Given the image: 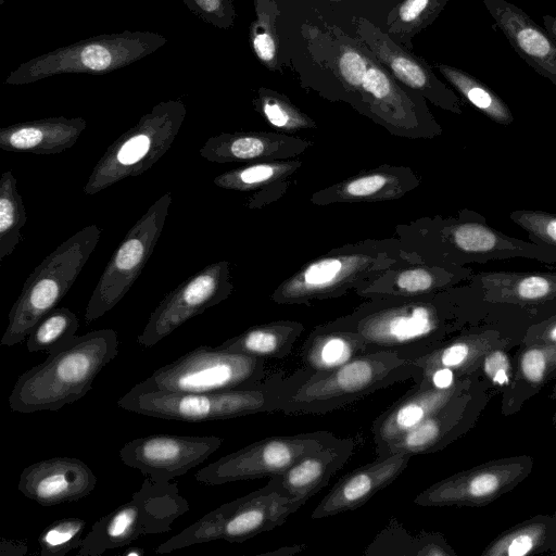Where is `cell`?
Returning <instances> with one entry per match:
<instances>
[{
    "label": "cell",
    "instance_id": "cell-1",
    "mask_svg": "<svg viewBox=\"0 0 556 556\" xmlns=\"http://www.w3.org/2000/svg\"><path fill=\"white\" fill-rule=\"evenodd\" d=\"M325 325L358 333L367 353L391 351L408 361L471 326L456 286L416 296L366 300L351 313Z\"/></svg>",
    "mask_w": 556,
    "mask_h": 556
},
{
    "label": "cell",
    "instance_id": "cell-2",
    "mask_svg": "<svg viewBox=\"0 0 556 556\" xmlns=\"http://www.w3.org/2000/svg\"><path fill=\"white\" fill-rule=\"evenodd\" d=\"M409 253L431 263L467 266L490 261L529 258L556 264V254L493 228L480 213L463 208L450 216H425L395 227Z\"/></svg>",
    "mask_w": 556,
    "mask_h": 556
},
{
    "label": "cell",
    "instance_id": "cell-3",
    "mask_svg": "<svg viewBox=\"0 0 556 556\" xmlns=\"http://www.w3.org/2000/svg\"><path fill=\"white\" fill-rule=\"evenodd\" d=\"M118 353L117 333L99 329L75 336L22 374L9 395L12 412L59 410L83 399Z\"/></svg>",
    "mask_w": 556,
    "mask_h": 556
},
{
    "label": "cell",
    "instance_id": "cell-4",
    "mask_svg": "<svg viewBox=\"0 0 556 556\" xmlns=\"http://www.w3.org/2000/svg\"><path fill=\"white\" fill-rule=\"evenodd\" d=\"M413 258L415 255L395 237L344 244L304 264L273 291L270 299L287 305L337 299Z\"/></svg>",
    "mask_w": 556,
    "mask_h": 556
},
{
    "label": "cell",
    "instance_id": "cell-5",
    "mask_svg": "<svg viewBox=\"0 0 556 556\" xmlns=\"http://www.w3.org/2000/svg\"><path fill=\"white\" fill-rule=\"evenodd\" d=\"M420 369L395 352L376 351L359 355L321 374L303 368L291 378L281 396L280 410L287 414H325L339 409L383 388L413 379Z\"/></svg>",
    "mask_w": 556,
    "mask_h": 556
},
{
    "label": "cell",
    "instance_id": "cell-6",
    "mask_svg": "<svg viewBox=\"0 0 556 556\" xmlns=\"http://www.w3.org/2000/svg\"><path fill=\"white\" fill-rule=\"evenodd\" d=\"M469 324H493L522 337L528 327L556 314V273H473L456 286Z\"/></svg>",
    "mask_w": 556,
    "mask_h": 556
},
{
    "label": "cell",
    "instance_id": "cell-7",
    "mask_svg": "<svg viewBox=\"0 0 556 556\" xmlns=\"http://www.w3.org/2000/svg\"><path fill=\"white\" fill-rule=\"evenodd\" d=\"M290 383V377L274 378L250 387L203 393L149 390L134 386L117 400V406L149 417L185 422L229 419L279 412L281 396Z\"/></svg>",
    "mask_w": 556,
    "mask_h": 556
},
{
    "label": "cell",
    "instance_id": "cell-8",
    "mask_svg": "<svg viewBox=\"0 0 556 556\" xmlns=\"http://www.w3.org/2000/svg\"><path fill=\"white\" fill-rule=\"evenodd\" d=\"M100 236L98 225L84 227L58 245L31 271L9 312L1 345L23 342L34 326L56 307L78 278Z\"/></svg>",
    "mask_w": 556,
    "mask_h": 556
},
{
    "label": "cell",
    "instance_id": "cell-9",
    "mask_svg": "<svg viewBox=\"0 0 556 556\" xmlns=\"http://www.w3.org/2000/svg\"><path fill=\"white\" fill-rule=\"evenodd\" d=\"M167 43L152 31L101 34L46 52L20 64L7 85H27L61 74L103 75L130 65Z\"/></svg>",
    "mask_w": 556,
    "mask_h": 556
},
{
    "label": "cell",
    "instance_id": "cell-10",
    "mask_svg": "<svg viewBox=\"0 0 556 556\" xmlns=\"http://www.w3.org/2000/svg\"><path fill=\"white\" fill-rule=\"evenodd\" d=\"M304 504L293 500L274 476L265 486L208 511L160 544L155 552L166 554L215 540L241 543L274 530Z\"/></svg>",
    "mask_w": 556,
    "mask_h": 556
},
{
    "label": "cell",
    "instance_id": "cell-11",
    "mask_svg": "<svg viewBox=\"0 0 556 556\" xmlns=\"http://www.w3.org/2000/svg\"><path fill=\"white\" fill-rule=\"evenodd\" d=\"M186 113L181 100L155 104L108 147L84 187L85 194H96L150 169L174 143Z\"/></svg>",
    "mask_w": 556,
    "mask_h": 556
},
{
    "label": "cell",
    "instance_id": "cell-12",
    "mask_svg": "<svg viewBox=\"0 0 556 556\" xmlns=\"http://www.w3.org/2000/svg\"><path fill=\"white\" fill-rule=\"evenodd\" d=\"M177 484L146 477L131 500L101 517L85 535L78 556H100L124 547L141 535L169 532L172 523L189 510Z\"/></svg>",
    "mask_w": 556,
    "mask_h": 556
},
{
    "label": "cell",
    "instance_id": "cell-13",
    "mask_svg": "<svg viewBox=\"0 0 556 556\" xmlns=\"http://www.w3.org/2000/svg\"><path fill=\"white\" fill-rule=\"evenodd\" d=\"M266 361L217 346L200 345L154 370L136 386L149 390L186 393L219 392L250 387L264 380Z\"/></svg>",
    "mask_w": 556,
    "mask_h": 556
},
{
    "label": "cell",
    "instance_id": "cell-14",
    "mask_svg": "<svg viewBox=\"0 0 556 556\" xmlns=\"http://www.w3.org/2000/svg\"><path fill=\"white\" fill-rule=\"evenodd\" d=\"M172 201L169 191L162 194L128 230L92 291L85 311L86 323L111 311L140 276L163 231Z\"/></svg>",
    "mask_w": 556,
    "mask_h": 556
},
{
    "label": "cell",
    "instance_id": "cell-15",
    "mask_svg": "<svg viewBox=\"0 0 556 556\" xmlns=\"http://www.w3.org/2000/svg\"><path fill=\"white\" fill-rule=\"evenodd\" d=\"M338 438L327 431L269 437L227 454L198 470L194 478L207 485L279 476L292 465Z\"/></svg>",
    "mask_w": 556,
    "mask_h": 556
},
{
    "label": "cell",
    "instance_id": "cell-16",
    "mask_svg": "<svg viewBox=\"0 0 556 556\" xmlns=\"http://www.w3.org/2000/svg\"><path fill=\"white\" fill-rule=\"evenodd\" d=\"M532 468L529 455L491 459L431 484L414 503L427 507L484 506L514 490Z\"/></svg>",
    "mask_w": 556,
    "mask_h": 556
},
{
    "label": "cell",
    "instance_id": "cell-17",
    "mask_svg": "<svg viewBox=\"0 0 556 556\" xmlns=\"http://www.w3.org/2000/svg\"><path fill=\"white\" fill-rule=\"evenodd\" d=\"M232 290L228 261L206 265L163 298L137 342L143 348H152L189 319L225 301Z\"/></svg>",
    "mask_w": 556,
    "mask_h": 556
},
{
    "label": "cell",
    "instance_id": "cell-18",
    "mask_svg": "<svg viewBox=\"0 0 556 556\" xmlns=\"http://www.w3.org/2000/svg\"><path fill=\"white\" fill-rule=\"evenodd\" d=\"M490 384L480 376L465 391L453 396L414 429L378 451L377 457L395 453H437L466 434L490 401Z\"/></svg>",
    "mask_w": 556,
    "mask_h": 556
},
{
    "label": "cell",
    "instance_id": "cell-19",
    "mask_svg": "<svg viewBox=\"0 0 556 556\" xmlns=\"http://www.w3.org/2000/svg\"><path fill=\"white\" fill-rule=\"evenodd\" d=\"M222 443L216 435L150 434L125 443L119 457L144 477L167 482L204 463Z\"/></svg>",
    "mask_w": 556,
    "mask_h": 556
},
{
    "label": "cell",
    "instance_id": "cell-20",
    "mask_svg": "<svg viewBox=\"0 0 556 556\" xmlns=\"http://www.w3.org/2000/svg\"><path fill=\"white\" fill-rule=\"evenodd\" d=\"M354 28L355 36L399 83L444 111L463 113L459 97L434 75L424 60L396 43L366 17L355 18Z\"/></svg>",
    "mask_w": 556,
    "mask_h": 556
},
{
    "label": "cell",
    "instance_id": "cell-21",
    "mask_svg": "<svg viewBox=\"0 0 556 556\" xmlns=\"http://www.w3.org/2000/svg\"><path fill=\"white\" fill-rule=\"evenodd\" d=\"M522 339V336L497 325H472L409 362L420 369V380L438 369H448L457 379H463L479 375L482 359L490 350L502 346L515 349Z\"/></svg>",
    "mask_w": 556,
    "mask_h": 556
},
{
    "label": "cell",
    "instance_id": "cell-22",
    "mask_svg": "<svg viewBox=\"0 0 556 556\" xmlns=\"http://www.w3.org/2000/svg\"><path fill=\"white\" fill-rule=\"evenodd\" d=\"M472 274L468 266L431 263L415 255L381 271L354 292L366 300L416 296L464 283Z\"/></svg>",
    "mask_w": 556,
    "mask_h": 556
},
{
    "label": "cell",
    "instance_id": "cell-23",
    "mask_svg": "<svg viewBox=\"0 0 556 556\" xmlns=\"http://www.w3.org/2000/svg\"><path fill=\"white\" fill-rule=\"evenodd\" d=\"M97 477L80 459L53 457L25 467L17 490L41 506L75 502L89 495Z\"/></svg>",
    "mask_w": 556,
    "mask_h": 556
},
{
    "label": "cell",
    "instance_id": "cell-24",
    "mask_svg": "<svg viewBox=\"0 0 556 556\" xmlns=\"http://www.w3.org/2000/svg\"><path fill=\"white\" fill-rule=\"evenodd\" d=\"M313 142L281 131H235L210 137L200 156L213 163H254L295 159Z\"/></svg>",
    "mask_w": 556,
    "mask_h": 556
},
{
    "label": "cell",
    "instance_id": "cell-25",
    "mask_svg": "<svg viewBox=\"0 0 556 556\" xmlns=\"http://www.w3.org/2000/svg\"><path fill=\"white\" fill-rule=\"evenodd\" d=\"M421 182L408 166L381 165L315 191L309 202L319 205L393 201L415 190Z\"/></svg>",
    "mask_w": 556,
    "mask_h": 556
},
{
    "label": "cell",
    "instance_id": "cell-26",
    "mask_svg": "<svg viewBox=\"0 0 556 556\" xmlns=\"http://www.w3.org/2000/svg\"><path fill=\"white\" fill-rule=\"evenodd\" d=\"M479 375L457 380L451 387L415 383L401 399L381 413L371 425L376 453L414 429L453 396L468 389Z\"/></svg>",
    "mask_w": 556,
    "mask_h": 556
},
{
    "label": "cell",
    "instance_id": "cell-27",
    "mask_svg": "<svg viewBox=\"0 0 556 556\" xmlns=\"http://www.w3.org/2000/svg\"><path fill=\"white\" fill-rule=\"evenodd\" d=\"M412 455L395 453L377 457L343 476L313 509L311 518L321 519L363 506L390 485L407 468Z\"/></svg>",
    "mask_w": 556,
    "mask_h": 556
},
{
    "label": "cell",
    "instance_id": "cell-28",
    "mask_svg": "<svg viewBox=\"0 0 556 556\" xmlns=\"http://www.w3.org/2000/svg\"><path fill=\"white\" fill-rule=\"evenodd\" d=\"M517 54L556 86V39L522 9L507 0H482Z\"/></svg>",
    "mask_w": 556,
    "mask_h": 556
},
{
    "label": "cell",
    "instance_id": "cell-29",
    "mask_svg": "<svg viewBox=\"0 0 556 556\" xmlns=\"http://www.w3.org/2000/svg\"><path fill=\"white\" fill-rule=\"evenodd\" d=\"M87 127L81 117L54 116L0 128V148L8 152L59 154L72 148Z\"/></svg>",
    "mask_w": 556,
    "mask_h": 556
},
{
    "label": "cell",
    "instance_id": "cell-30",
    "mask_svg": "<svg viewBox=\"0 0 556 556\" xmlns=\"http://www.w3.org/2000/svg\"><path fill=\"white\" fill-rule=\"evenodd\" d=\"M302 166L298 157L249 163L227 170L213 179L223 189L251 191L249 208H261L280 199L291 185L292 176Z\"/></svg>",
    "mask_w": 556,
    "mask_h": 556
},
{
    "label": "cell",
    "instance_id": "cell-31",
    "mask_svg": "<svg viewBox=\"0 0 556 556\" xmlns=\"http://www.w3.org/2000/svg\"><path fill=\"white\" fill-rule=\"evenodd\" d=\"M556 378V343L520 344L514 353V371L503 390L501 413L511 416Z\"/></svg>",
    "mask_w": 556,
    "mask_h": 556
},
{
    "label": "cell",
    "instance_id": "cell-32",
    "mask_svg": "<svg viewBox=\"0 0 556 556\" xmlns=\"http://www.w3.org/2000/svg\"><path fill=\"white\" fill-rule=\"evenodd\" d=\"M355 439L338 438L332 443L305 455L279 475L281 485L295 501L306 503L326 486L331 477L349 460Z\"/></svg>",
    "mask_w": 556,
    "mask_h": 556
},
{
    "label": "cell",
    "instance_id": "cell-33",
    "mask_svg": "<svg viewBox=\"0 0 556 556\" xmlns=\"http://www.w3.org/2000/svg\"><path fill=\"white\" fill-rule=\"evenodd\" d=\"M365 353L367 345L358 333L323 324L313 329L302 345V368L308 374L327 372Z\"/></svg>",
    "mask_w": 556,
    "mask_h": 556
},
{
    "label": "cell",
    "instance_id": "cell-34",
    "mask_svg": "<svg viewBox=\"0 0 556 556\" xmlns=\"http://www.w3.org/2000/svg\"><path fill=\"white\" fill-rule=\"evenodd\" d=\"M556 556V517L539 514L504 530L482 551V556Z\"/></svg>",
    "mask_w": 556,
    "mask_h": 556
},
{
    "label": "cell",
    "instance_id": "cell-35",
    "mask_svg": "<svg viewBox=\"0 0 556 556\" xmlns=\"http://www.w3.org/2000/svg\"><path fill=\"white\" fill-rule=\"evenodd\" d=\"M303 331L304 326L299 321L276 320L252 326L217 348L264 359L285 358L292 352Z\"/></svg>",
    "mask_w": 556,
    "mask_h": 556
},
{
    "label": "cell",
    "instance_id": "cell-36",
    "mask_svg": "<svg viewBox=\"0 0 556 556\" xmlns=\"http://www.w3.org/2000/svg\"><path fill=\"white\" fill-rule=\"evenodd\" d=\"M448 0H400L388 13L386 33L396 43L412 51L413 38L430 26Z\"/></svg>",
    "mask_w": 556,
    "mask_h": 556
},
{
    "label": "cell",
    "instance_id": "cell-37",
    "mask_svg": "<svg viewBox=\"0 0 556 556\" xmlns=\"http://www.w3.org/2000/svg\"><path fill=\"white\" fill-rule=\"evenodd\" d=\"M437 67L465 100L491 121L504 126L514 122V115L506 102L481 80L447 64H438Z\"/></svg>",
    "mask_w": 556,
    "mask_h": 556
},
{
    "label": "cell",
    "instance_id": "cell-38",
    "mask_svg": "<svg viewBox=\"0 0 556 556\" xmlns=\"http://www.w3.org/2000/svg\"><path fill=\"white\" fill-rule=\"evenodd\" d=\"M255 17L250 25V47L267 70L280 68V41L278 37V18L281 10L277 0H253Z\"/></svg>",
    "mask_w": 556,
    "mask_h": 556
},
{
    "label": "cell",
    "instance_id": "cell-39",
    "mask_svg": "<svg viewBox=\"0 0 556 556\" xmlns=\"http://www.w3.org/2000/svg\"><path fill=\"white\" fill-rule=\"evenodd\" d=\"M27 215L17 180L11 169L0 178V262L11 255L21 241V230Z\"/></svg>",
    "mask_w": 556,
    "mask_h": 556
},
{
    "label": "cell",
    "instance_id": "cell-40",
    "mask_svg": "<svg viewBox=\"0 0 556 556\" xmlns=\"http://www.w3.org/2000/svg\"><path fill=\"white\" fill-rule=\"evenodd\" d=\"M254 110L275 129L294 134L300 130L316 129L315 121L294 105L285 94L261 87L253 99Z\"/></svg>",
    "mask_w": 556,
    "mask_h": 556
},
{
    "label": "cell",
    "instance_id": "cell-41",
    "mask_svg": "<svg viewBox=\"0 0 556 556\" xmlns=\"http://www.w3.org/2000/svg\"><path fill=\"white\" fill-rule=\"evenodd\" d=\"M78 328L79 319L74 312L67 307H55L47 313L27 336V351H46L48 354L75 337Z\"/></svg>",
    "mask_w": 556,
    "mask_h": 556
},
{
    "label": "cell",
    "instance_id": "cell-42",
    "mask_svg": "<svg viewBox=\"0 0 556 556\" xmlns=\"http://www.w3.org/2000/svg\"><path fill=\"white\" fill-rule=\"evenodd\" d=\"M87 521L78 517H66L47 526L38 536L41 556H64L79 548Z\"/></svg>",
    "mask_w": 556,
    "mask_h": 556
},
{
    "label": "cell",
    "instance_id": "cell-43",
    "mask_svg": "<svg viewBox=\"0 0 556 556\" xmlns=\"http://www.w3.org/2000/svg\"><path fill=\"white\" fill-rule=\"evenodd\" d=\"M509 218L528 233L529 241L556 254V213L515 210Z\"/></svg>",
    "mask_w": 556,
    "mask_h": 556
},
{
    "label": "cell",
    "instance_id": "cell-44",
    "mask_svg": "<svg viewBox=\"0 0 556 556\" xmlns=\"http://www.w3.org/2000/svg\"><path fill=\"white\" fill-rule=\"evenodd\" d=\"M513 349L502 346L490 350L483 357L479 376L492 388L505 390L513 378L514 355Z\"/></svg>",
    "mask_w": 556,
    "mask_h": 556
},
{
    "label": "cell",
    "instance_id": "cell-45",
    "mask_svg": "<svg viewBox=\"0 0 556 556\" xmlns=\"http://www.w3.org/2000/svg\"><path fill=\"white\" fill-rule=\"evenodd\" d=\"M198 18L216 28L228 29L235 24L232 0H182Z\"/></svg>",
    "mask_w": 556,
    "mask_h": 556
},
{
    "label": "cell",
    "instance_id": "cell-46",
    "mask_svg": "<svg viewBox=\"0 0 556 556\" xmlns=\"http://www.w3.org/2000/svg\"><path fill=\"white\" fill-rule=\"evenodd\" d=\"M556 343V314L530 325L520 344Z\"/></svg>",
    "mask_w": 556,
    "mask_h": 556
},
{
    "label": "cell",
    "instance_id": "cell-47",
    "mask_svg": "<svg viewBox=\"0 0 556 556\" xmlns=\"http://www.w3.org/2000/svg\"><path fill=\"white\" fill-rule=\"evenodd\" d=\"M27 552V545L24 542L16 540L2 539L0 543V554L2 556L13 555L23 556Z\"/></svg>",
    "mask_w": 556,
    "mask_h": 556
},
{
    "label": "cell",
    "instance_id": "cell-48",
    "mask_svg": "<svg viewBox=\"0 0 556 556\" xmlns=\"http://www.w3.org/2000/svg\"><path fill=\"white\" fill-rule=\"evenodd\" d=\"M543 26L556 39V16L544 15Z\"/></svg>",
    "mask_w": 556,
    "mask_h": 556
},
{
    "label": "cell",
    "instance_id": "cell-49",
    "mask_svg": "<svg viewBox=\"0 0 556 556\" xmlns=\"http://www.w3.org/2000/svg\"><path fill=\"white\" fill-rule=\"evenodd\" d=\"M143 549L139 547H131L127 552L124 553L125 556H142Z\"/></svg>",
    "mask_w": 556,
    "mask_h": 556
},
{
    "label": "cell",
    "instance_id": "cell-50",
    "mask_svg": "<svg viewBox=\"0 0 556 556\" xmlns=\"http://www.w3.org/2000/svg\"><path fill=\"white\" fill-rule=\"evenodd\" d=\"M553 382H554V384H553V388L551 390L548 397L556 403V378Z\"/></svg>",
    "mask_w": 556,
    "mask_h": 556
},
{
    "label": "cell",
    "instance_id": "cell-51",
    "mask_svg": "<svg viewBox=\"0 0 556 556\" xmlns=\"http://www.w3.org/2000/svg\"><path fill=\"white\" fill-rule=\"evenodd\" d=\"M552 422H553L554 427L556 428V409L552 416Z\"/></svg>",
    "mask_w": 556,
    "mask_h": 556
},
{
    "label": "cell",
    "instance_id": "cell-52",
    "mask_svg": "<svg viewBox=\"0 0 556 556\" xmlns=\"http://www.w3.org/2000/svg\"><path fill=\"white\" fill-rule=\"evenodd\" d=\"M553 514H554V516L556 517V510H555Z\"/></svg>",
    "mask_w": 556,
    "mask_h": 556
}]
</instances>
